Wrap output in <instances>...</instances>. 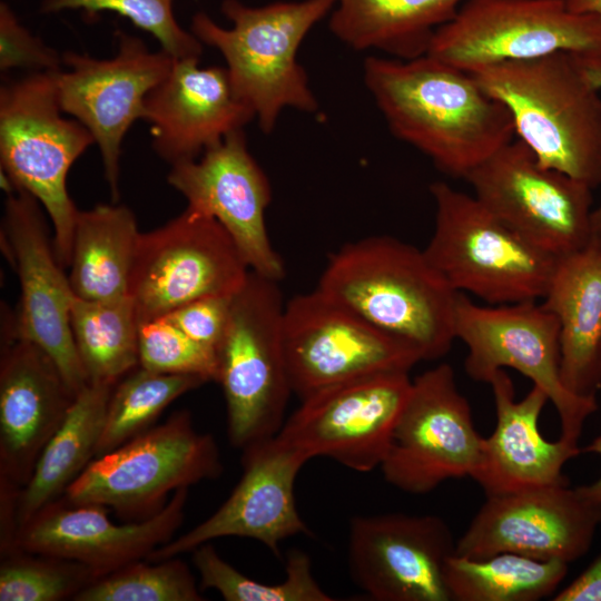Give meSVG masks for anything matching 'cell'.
<instances>
[{
    "mask_svg": "<svg viewBox=\"0 0 601 601\" xmlns=\"http://www.w3.org/2000/svg\"><path fill=\"white\" fill-rule=\"evenodd\" d=\"M363 72L391 132L452 177L465 178L515 138L508 109L470 72L435 57L371 56Z\"/></svg>",
    "mask_w": 601,
    "mask_h": 601,
    "instance_id": "cell-1",
    "label": "cell"
},
{
    "mask_svg": "<svg viewBox=\"0 0 601 601\" xmlns=\"http://www.w3.org/2000/svg\"><path fill=\"white\" fill-rule=\"evenodd\" d=\"M316 288L413 346L423 361L444 356L456 339L459 292L423 249L397 238L370 236L345 244L329 256Z\"/></svg>",
    "mask_w": 601,
    "mask_h": 601,
    "instance_id": "cell-2",
    "label": "cell"
},
{
    "mask_svg": "<svg viewBox=\"0 0 601 601\" xmlns=\"http://www.w3.org/2000/svg\"><path fill=\"white\" fill-rule=\"evenodd\" d=\"M470 73L508 109L515 137L541 165L592 189L601 184V91L572 53L504 61Z\"/></svg>",
    "mask_w": 601,
    "mask_h": 601,
    "instance_id": "cell-3",
    "label": "cell"
},
{
    "mask_svg": "<svg viewBox=\"0 0 601 601\" xmlns=\"http://www.w3.org/2000/svg\"><path fill=\"white\" fill-rule=\"evenodd\" d=\"M334 7L335 0L279 1L262 7L224 0L221 12L231 22L230 28L197 12L190 31L203 45L221 53L235 95L268 134L286 108L305 112L318 109L297 52L313 27Z\"/></svg>",
    "mask_w": 601,
    "mask_h": 601,
    "instance_id": "cell-4",
    "label": "cell"
},
{
    "mask_svg": "<svg viewBox=\"0 0 601 601\" xmlns=\"http://www.w3.org/2000/svg\"><path fill=\"white\" fill-rule=\"evenodd\" d=\"M58 72H27L1 85L0 164L6 193L22 189L42 205L53 227L57 258L69 267L79 209L67 177L95 139L82 124L63 116Z\"/></svg>",
    "mask_w": 601,
    "mask_h": 601,
    "instance_id": "cell-5",
    "label": "cell"
},
{
    "mask_svg": "<svg viewBox=\"0 0 601 601\" xmlns=\"http://www.w3.org/2000/svg\"><path fill=\"white\" fill-rule=\"evenodd\" d=\"M430 193L435 223L423 250L453 289L491 305L545 296L558 257L530 244L474 195L444 181L432 183Z\"/></svg>",
    "mask_w": 601,
    "mask_h": 601,
    "instance_id": "cell-6",
    "label": "cell"
},
{
    "mask_svg": "<svg viewBox=\"0 0 601 601\" xmlns=\"http://www.w3.org/2000/svg\"><path fill=\"white\" fill-rule=\"evenodd\" d=\"M279 282L253 270L233 295L217 353V378L226 403L227 435L245 449L278 434L293 394L283 349L285 308Z\"/></svg>",
    "mask_w": 601,
    "mask_h": 601,
    "instance_id": "cell-7",
    "label": "cell"
},
{
    "mask_svg": "<svg viewBox=\"0 0 601 601\" xmlns=\"http://www.w3.org/2000/svg\"><path fill=\"white\" fill-rule=\"evenodd\" d=\"M215 439L198 432L189 411H177L112 451L96 456L62 499L98 504L119 515L146 519L165 506L169 493L220 475Z\"/></svg>",
    "mask_w": 601,
    "mask_h": 601,
    "instance_id": "cell-8",
    "label": "cell"
},
{
    "mask_svg": "<svg viewBox=\"0 0 601 601\" xmlns=\"http://www.w3.org/2000/svg\"><path fill=\"white\" fill-rule=\"evenodd\" d=\"M556 52H601V18L564 0H465L426 53L470 72Z\"/></svg>",
    "mask_w": 601,
    "mask_h": 601,
    "instance_id": "cell-9",
    "label": "cell"
},
{
    "mask_svg": "<svg viewBox=\"0 0 601 601\" xmlns=\"http://www.w3.org/2000/svg\"><path fill=\"white\" fill-rule=\"evenodd\" d=\"M454 331L467 347L464 366L471 378L487 383L497 370H516L554 405L560 437L578 444L583 424L598 404L595 396L574 394L563 384L560 327L550 311L536 302L480 306L459 293Z\"/></svg>",
    "mask_w": 601,
    "mask_h": 601,
    "instance_id": "cell-10",
    "label": "cell"
},
{
    "mask_svg": "<svg viewBox=\"0 0 601 601\" xmlns=\"http://www.w3.org/2000/svg\"><path fill=\"white\" fill-rule=\"evenodd\" d=\"M283 349L289 385L300 400L352 380L410 371L422 355L317 288L285 303Z\"/></svg>",
    "mask_w": 601,
    "mask_h": 601,
    "instance_id": "cell-11",
    "label": "cell"
},
{
    "mask_svg": "<svg viewBox=\"0 0 601 601\" xmlns=\"http://www.w3.org/2000/svg\"><path fill=\"white\" fill-rule=\"evenodd\" d=\"M464 179L484 207L550 255L578 252L593 239L592 188L541 165L518 138Z\"/></svg>",
    "mask_w": 601,
    "mask_h": 601,
    "instance_id": "cell-12",
    "label": "cell"
},
{
    "mask_svg": "<svg viewBox=\"0 0 601 601\" xmlns=\"http://www.w3.org/2000/svg\"><path fill=\"white\" fill-rule=\"evenodd\" d=\"M249 270L226 229L187 207L165 225L140 233L128 295L142 323L197 298L234 295Z\"/></svg>",
    "mask_w": 601,
    "mask_h": 601,
    "instance_id": "cell-13",
    "label": "cell"
},
{
    "mask_svg": "<svg viewBox=\"0 0 601 601\" xmlns=\"http://www.w3.org/2000/svg\"><path fill=\"white\" fill-rule=\"evenodd\" d=\"M43 210L26 190L7 193L1 247L20 284L19 308L16 315L8 316L7 332L14 339L32 342L46 351L77 395L89 383L70 325L77 296L57 258Z\"/></svg>",
    "mask_w": 601,
    "mask_h": 601,
    "instance_id": "cell-14",
    "label": "cell"
},
{
    "mask_svg": "<svg viewBox=\"0 0 601 601\" xmlns=\"http://www.w3.org/2000/svg\"><path fill=\"white\" fill-rule=\"evenodd\" d=\"M57 75L63 114L82 124L98 146L114 201L119 198L122 141L138 119H145L148 93L168 75L174 58L151 51L138 37L117 31V52L99 59L65 51Z\"/></svg>",
    "mask_w": 601,
    "mask_h": 601,
    "instance_id": "cell-15",
    "label": "cell"
},
{
    "mask_svg": "<svg viewBox=\"0 0 601 601\" xmlns=\"http://www.w3.org/2000/svg\"><path fill=\"white\" fill-rule=\"evenodd\" d=\"M482 439L454 370L442 363L412 381L380 467L396 489L425 494L450 479L471 477L480 462Z\"/></svg>",
    "mask_w": 601,
    "mask_h": 601,
    "instance_id": "cell-16",
    "label": "cell"
},
{
    "mask_svg": "<svg viewBox=\"0 0 601 601\" xmlns=\"http://www.w3.org/2000/svg\"><path fill=\"white\" fill-rule=\"evenodd\" d=\"M411 387L408 373L395 372L323 388L300 400L277 435L309 460L371 472L387 453Z\"/></svg>",
    "mask_w": 601,
    "mask_h": 601,
    "instance_id": "cell-17",
    "label": "cell"
},
{
    "mask_svg": "<svg viewBox=\"0 0 601 601\" xmlns=\"http://www.w3.org/2000/svg\"><path fill=\"white\" fill-rule=\"evenodd\" d=\"M455 544L436 515H357L349 522V573L373 600L451 601L444 566Z\"/></svg>",
    "mask_w": 601,
    "mask_h": 601,
    "instance_id": "cell-18",
    "label": "cell"
},
{
    "mask_svg": "<svg viewBox=\"0 0 601 601\" xmlns=\"http://www.w3.org/2000/svg\"><path fill=\"white\" fill-rule=\"evenodd\" d=\"M167 181L185 197L187 207L211 216L226 229L250 270L280 282L285 265L270 243L265 218L272 190L243 129L197 159L173 165Z\"/></svg>",
    "mask_w": 601,
    "mask_h": 601,
    "instance_id": "cell-19",
    "label": "cell"
},
{
    "mask_svg": "<svg viewBox=\"0 0 601 601\" xmlns=\"http://www.w3.org/2000/svg\"><path fill=\"white\" fill-rule=\"evenodd\" d=\"M308 460L278 435L246 446L242 477L227 500L201 523L160 545L145 560L179 556L224 536L256 540L277 555L282 541L311 533L294 495L296 476Z\"/></svg>",
    "mask_w": 601,
    "mask_h": 601,
    "instance_id": "cell-20",
    "label": "cell"
},
{
    "mask_svg": "<svg viewBox=\"0 0 601 601\" xmlns=\"http://www.w3.org/2000/svg\"><path fill=\"white\" fill-rule=\"evenodd\" d=\"M598 525L568 483L491 495L456 541L455 554L484 559L510 552L569 564L589 551Z\"/></svg>",
    "mask_w": 601,
    "mask_h": 601,
    "instance_id": "cell-21",
    "label": "cell"
},
{
    "mask_svg": "<svg viewBox=\"0 0 601 601\" xmlns=\"http://www.w3.org/2000/svg\"><path fill=\"white\" fill-rule=\"evenodd\" d=\"M187 495V487L179 489L157 513L127 524L111 522L106 506L60 497L18 530L14 549L76 561L101 577L170 541L183 523Z\"/></svg>",
    "mask_w": 601,
    "mask_h": 601,
    "instance_id": "cell-22",
    "label": "cell"
},
{
    "mask_svg": "<svg viewBox=\"0 0 601 601\" xmlns=\"http://www.w3.org/2000/svg\"><path fill=\"white\" fill-rule=\"evenodd\" d=\"M254 118L235 95L226 68L200 67L199 57L174 58L145 100L152 149L170 166L197 159Z\"/></svg>",
    "mask_w": 601,
    "mask_h": 601,
    "instance_id": "cell-23",
    "label": "cell"
},
{
    "mask_svg": "<svg viewBox=\"0 0 601 601\" xmlns=\"http://www.w3.org/2000/svg\"><path fill=\"white\" fill-rule=\"evenodd\" d=\"M76 395L52 357L26 339L1 342L0 475L23 487Z\"/></svg>",
    "mask_w": 601,
    "mask_h": 601,
    "instance_id": "cell-24",
    "label": "cell"
},
{
    "mask_svg": "<svg viewBox=\"0 0 601 601\" xmlns=\"http://www.w3.org/2000/svg\"><path fill=\"white\" fill-rule=\"evenodd\" d=\"M493 392L496 424L482 439L481 457L471 476L486 496L523 490L566 484L564 464L581 454L578 444L562 440L550 442L539 430V417L549 401L539 386L520 401L504 370H497L487 382Z\"/></svg>",
    "mask_w": 601,
    "mask_h": 601,
    "instance_id": "cell-25",
    "label": "cell"
},
{
    "mask_svg": "<svg viewBox=\"0 0 601 601\" xmlns=\"http://www.w3.org/2000/svg\"><path fill=\"white\" fill-rule=\"evenodd\" d=\"M542 305L560 327V373L572 393L595 396L601 345V250L594 239L556 258Z\"/></svg>",
    "mask_w": 601,
    "mask_h": 601,
    "instance_id": "cell-26",
    "label": "cell"
},
{
    "mask_svg": "<svg viewBox=\"0 0 601 601\" xmlns=\"http://www.w3.org/2000/svg\"><path fill=\"white\" fill-rule=\"evenodd\" d=\"M465 0H335L329 30L354 50L413 59L427 52L435 31Z\"/></svg>",
    "mask_w": 601,
    "mask_h": 601,
    "instance_id": "cell-27",
    "label": "cell"
},
{
    "mask_svg": "<svg viewBox=\"0 0 601 601\" xmlns=\"http://www.w3.org/2000/svg\"><path fill=\"white\" fill-rule=\"evenodd\" d=\"M114 386L88 383L76 395L62 423L40 453L28 483L20 489L18 530L47 505L62 497L68 486L95 459Z\"/></svg>",
    "mask_w": 601,
    "mask_h": 601,
    "instance_id": "cell-28",
    "label": "cell"
},
{
    "mask_svg": "<svg viewBox=\"0 0 601 601\" xmlns=\"http://www.w3.org/2000/svg\"><path fill=\"white\" fill-rule=\"evenodd\" d=\"M139 236L136 217L125 205L78 210L68 276L75 295L88 300L128 295Z\"/></svg>",
    "mask_w": 601,
    "mask_h": 601,
    "instance_id": "cell-29",
    "label": "cell"
},
{
    "mask_svg": "<svg viewBox=\"0 0 601 601\" xmlns=\"http://www.w3.org/2000/svg\"><path fill=\"white\" fill-rule=\"evenodd\" d=\"M568 565L510 552L484 559L454 552L446 560L444 581L451 601H536L554 593Z\"/></svg>",
    "mask_w": 601,
    "mask_h": 601,
    "instance_id": "cell-30",
    "label": "cell"
},
{
    "mask_svg": "<svg viewBox=\"0 0 601 601\" xmlns=\"http://www.w3.org/2000/svg\"><path fill=\"white\" fill-rule=\"evenodd\" d=\"M70 325L89 383L116 385L139 366V323L129 295L96 300L76 297Z\"/></svg>",
    "mask_w": 601,
    "mask_h": 601,
    "instance_id": "cell-31",
    "label": "cell"
},
{
    "mask_svg": "<svg viewBox=\"0 0 601 601\" xmlns=\"http://www.w3.org/2000/svg\"><path fill=\"white\" fill-rule=\"evenodd\" d=\"M205 383L198 375L164 374L140 366L129 372L112 387L96 456L150 428L175 400Z\"/></svg>",
    "mask_w": 601,
    "mask_h": 601,
    "instance_id": "cell-32",
    "label": "cell"
},
{
    "mask_svg": "<svg viewBox=\"0 0 601 601\" xmlns=\"http://www.w3.org/2000/svg\"><path fill=\"white\" fill-rule=\"evenodd\" d=\"M200 589L217 591L226 601H334L316 581L307 553L293 549L286 554L282 583L266 584L252 579L225 561L209 543L191 552Z\"/></svg>",
    "mask_w": 601,
    "mask_h": 601,
    "instance_id": "cell-33",
    "label": "cell"
},
{
    "mask_svg": "<svg viewBox=\"0 0 601 601\" xmlns=\"http://www.w3.org/2000/svg\"><path fill=\"white\" fill-rule=\"evenodd\" d=\"M75 601H201L189 566L178 556L139 560L104 574L83 588Z\"/></svg>",
    "mask_w": 601,
    "mask_h": 601,
    "instance_id": "cell-34",
    "label": "cell"
},
{
    "mask_svg": "<svg viewBox=\"0 0 601 601\" xmlns=\"http://www.w3.org/2000/svg\"><path fill=\"white\" fill-rule=\"evenodd\" d=\"M0 566L1 601H60L73 599L98 579L89 566L61 558L13 549Z\"/></svg>",
    "mask_w": 601,
    "mask_h": 601,
    "instance_id": "cell-35",
    "label": "cell"
},
{
    "mask_svg": "<svg viewBox=\"0 0 601 601\" xmlns=\"http://www.w3.org/2000/svg\"><path fill=\"white\" fill-rule=\"evenodd\" d=\"M175 0H40L43 14L66 10H83L88 14L111 11L129 19L136 27L150 33L175 59L200 57L203 43L177 21Z\"/></svg>",
    "mask_w": 601,
    "mask_h": 601,
    "instance_id": "cell-36",
    "label": "cell"
},
{
    "mask_svg": "<svg viewBox=\"0 0 601 601\" xmlns=\"http://www.w3.org/2000/svg\"><path fill=\"white\" fill-rule=\"evenodd\" d=\"M139 366L164 374H190L207 382L217 378L216 349L184 333L167 316L139 323Z\"/></svg>",
    "mask_w": 601,
    "mask_h": 601,
    "instance_id": "cell-37",
    "label": "cell"
},
{
    "mask_svg": "<svg viewBox=\"0 0 601 601\" xmlns=\"http://www.w3.org/2000/svg\"><path fill=\"white\" fill-rule=\"evenodd\" d=\"M62 53L45 43L18 19L11 7L0 3V69L27 72L60 71Z\"/></svg>",
    "mask_w": 601,
    "mask_h": 601,
    "instance_id": "cell-38",
    "label": "cell"
},
{
    "mask_svg": "<svg viewBox=\"0 0 601 601\" xmlns=\"http://www.w3.org/2000/svg\"><path fill=\"white\" fill-rule=\"evenodd\" d=\"M233 295H210L191 300L167 316L196 342L217 349L225 334Z\"/></svg>",
    "mask_w": 601,
    "mask_h": 601,
    "instance_id": "cell-39",
    "label": "cell"
},
{
    "mask_svg": "<svg viewBox=\"0 0 601 601\" xmlns=\"http://www.w3.org/2000/svg\"><path fill=\"white\" fill-rule=\"evenodd\" d=\"M553 601H601V553Z\"/></svg>",
    "mask_w": 601,
    "mask_h": 601,
    "instance_id": "cell-40",
    "label": "cell"
},
{
    "mask_svg": "<svg viewBox=\"0 0 601 601\" xmlns=\"http://www.w3.org/2000/svg\"><path fill=\"white\" fill-rule=\"evenodd\" d=\"M581 452L593 453L601 456V435L597 436ZM579 495L590 509L598 523L601 524V476L591 484L575 487Z\"/></svg>",
    "mask_w": 601,
    "mask_h": 601,
    "instance_id": "cell-41",
    "label": "cell"
},
{
    "mask_svg": "<svg viewBox=\"0 0 601 601\" xmlns=\"http://www.w3.org/2000/svg\"><path fill=\"white\" fill-rule=\"evenodd\" d=\"M588 80L601 91V52L573 55ZM594 233L601 230V204L592 215Z\"/></svg>",
    "mask_w": 601,
    "mask_h": 601,
    "instance_id": "cell-42",
    "label": "cell"
},
{
    "mask_svg": "<svg viewBox=\"0 0 601 601\" xmlns=\"http://www.w3.org/2000/svg\"><path fill=\"white\" fill-rule=\"evenodd\" d=\"M568 8L578 13H589L601 18V0H564Z\"/></svg>",
    "mask_w": 601,
    "mask_h": 601,
    "instance_id": "cell-43",
    "label": "cell"
},
{
    "mask_svg": "<svg viewBox=\"0 0 601 601\" xmlns=\"http://www.w3.org/2000/svg\"><path fill=\"white\" fill-rule=\"evenodd\" d=\"M598 391L601 392V345H600L599 358H598Z\"/></svg>",
    "mask_w": 601,
    "mask_h": 601,
    "instance_id": "cell-44",
    "label": "cell"
},
{
    "mask_svg": "<svg viewBox=\"0 0 601 601\" xmlns=\"http://www.w3.org/2000/svg\"><path fill=\"white\" fill-rule=\"evenodd\" d=\"M593 239H594L597 246L599 247V249L601 250V230L594 233Z\"/></svg>",
    "mask_w": 601,
    "mask_h": 601,
    "instance_id": "cell-45",
    "label": "cell"
}]
</instances>
